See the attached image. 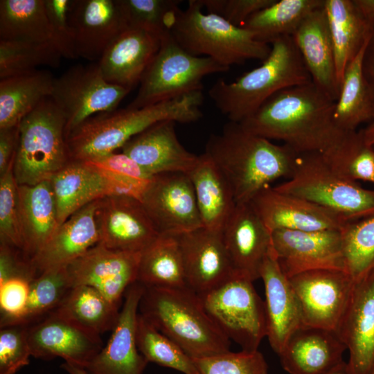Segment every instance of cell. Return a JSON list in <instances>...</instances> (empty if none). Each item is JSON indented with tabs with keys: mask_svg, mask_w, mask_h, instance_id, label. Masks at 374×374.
<instances>
[{
	"mask_svg": "<svg viewBox=\"0 0 374 374\" xmlns=\"http://www.w3.org/2000/svg\"><path fill=\"white\" fill-rule=\"evenodd\" d=\"M274 188L321 206L348 222L374 215V190L339 175L320 152L299 154L290 177Z\"/></svg>",
	"mask_w": 374,
	"mask_h": 374,
	"instance_id": "7",
	"label": "cell"
},
{
	"mask_svg": "<svg viewBox=\"0 0 374 374\" xmlns=\"http://www.w3.org/2000/svg\"><path fill=\"white\" fill-rule=\"evenodd\" d=\"M202 90L140 108L127 107L94 115L66 138L71 160L88 161L121 149L130 139L164 121L190 123L203 116Z\"/></svg>",
	"mask_w": 374,
	"mask_h": 374,
	"instance_id": "3",
	"label": "cell"
},
{
	"mask_svg": "<svg viewBox=\"0 0 374 374\" xmlns=\"http://www.w3.org/2000/svg\"><path fill=\"white\" fill-rule=\"evenodd\" d=\"M341 232L345 271L356 283L374 269V215L348 222Z\"/></svg>",
	"mask_w": 374,
	"mask_h": 374,
	"instance_id": "44",
	"label": "cell"
},
{
	"mask_svg": "<svg viewBox=\"0 0 374 374\" xmlns=\"http://www.w3.org/2000/svg\"><path fill=\"white\" fill-rule=\"evenodd\" d=\"M270 44V53L260 66L232 82L220 78L210 88V98L229 121L240 123L276 93L312 82L292 36L278 37Z\"/></svg>",
	"mask_w": 374,
	"mask_h": 374,
	"instance_id": "5",
	"label": "cell"
},
{
	"mask_svg": "<svg viewBox=\"0 0 374 374\" xmlns=\"http://www.w3.org/2000/svg\"><path fill=\"white\" fill-rule=\"evenodd\" d=\"M346 345L336 331L301 327L290 337L279 354L290 374H324L344 362Z\"/></svg>",
	"mask_w": 374,
	"mask_h": 374,
	"instance_id": "30",
	"label": "cell"
},
{
	"mask_svg": "<svg viewBox=\"0 0 374 374\" xmlns=\"http://www.w3.org/2000/svg\"><path fill=\"white\" fill-rule=\"evenodd\" d=\"M35 277V271L22 251L0 242V283L12 278L30 282Z\"/></svg>",
	"mask_w": 374,
	"mask_h": 374,
	"instance_id": "53",
	"label": "cell"
},
{
	"mask_svg": "<svg viewBox=\"0 0 374 374\" xmlns=\"http://www.w3.org/2000/svg\"><path fill=\"white\" fill-rule=\"evenodd\" d=\"M322 154L345 178L374 184V147L365 142L361 130L348 132L337 145Z\"/></svg>",
	"mask_w": 374,
	"mask_h": 374,
	"instance_id": "41",
	"label": "cell"
},
{
	"mask_svg": "<svg viewBox=\"0 0 374 374\" xmlns=\"http://www.w3.org/2000/svg\"><path fill=\"white\" fill-rule=\"evenodd\" d=\"M72 0H44L52 41L62 57L77 59L69 11Z\"/></svg>",
	"mask_w": 374,
	"mask_h": 374,
	"instance_id": "50",
	"label": "cell"
},
{
	"mask_svg": "<svg viewBox=\"0 0 374 374\" xmlns=\"http://www.w3.org/2000/svg\"><path fill=\"white\" fill-rule=\"evenodd\" d=\"M271 249L289 278L314 269L345 271L341 232L339 230L271 232Z\"/></svg>",
	"mask_w": 374,
	"mask_h": 374,
	"instance_id": "14",
	"label": "cell"
},
{
	"mask_svg": "<svg viewBox=\"0 0 374 374\" xmlns=\"http://www.w3.org/2000/svg\"><path fill=\"white\" fill-rule=\"evenodd\" d=\"M368 40L347 65L335 101L334 120L345 132L356 131L360 125L374 120V99L362 72L363 55Z\"/></svg>",
	"mask_w": 374,
	"mask_h": 374,
	"instance_id": "35",
	"label": "cell"
},
{
	"mask_svg": "<svg viewBox=\"0 0 374 374\" xmlns=\"http://www.w3.org/2000/svg\"><path fill=\"white\" fill-rule=\"evenodd\" d=\"M324 374H350L347 363L344 361Z\"/></svg>",
	"mask_w": 374,
	"mask_h": 374,
	"instance_id": "59",
	"label": "cell"
},
{
	"mask_svg": "<svg viewBox=\"0 0 374 374\" xmlns=\"http://www.w3.org/2000/svg\"><path fill=\"white\" fill-rule=\"evenodd\" d=\"M27 332L31 356L44 360L59 357L84 369L103 347L100 336L55 312L28 326Z\"/></svg>",
	"mask_w": 374,
	"mask_h": 374,
	"instance_id": "19",
	"label": "cell"
},
{
	"mask_svg": "<svg viewBox=\"0 0 374 374\" xmlns=\"http://www.w3.org/2000/svg\"><path fill=\"white\" fill-rule=\"evenodd\" d=\"M197 374H268V365L258 350L234 353L193 359Z\"/></svg>",
	"mask_w": 374,
	"mask_h": 374,
	"instance_id": "47",
	"label": "cell"
},
{
	"mask_svg": "<svg viewBox=\"0 0 374 374\" xmlns=\"http://www.w3.org/2000/svg\"><path fill=\"white\" fill-rule=\"evenodd\" d=\"M139 310L192 359L230 351L231 341L188 287L144 286Z\"/></svg>",
	"mask_w": 374,
	"mask_h": 374,
	"instance_id": "4",
	"label": "cell"
},
{
	"mask_svg": "<svg viewBox=\"0 0 374 374\" xmlns=\"http://www.w3.org/2000/svg\"><path fill=\"white\" fill-rule=\"evenodd\" d=\"M301 310L303 327L337 331L355 282L344 270L314 269L289 278Z\"/></svg>",
	"mask_w": 374,
	"mask_h": 374,
	"instance_id": "12",
	"label": "cell"
},
{
	"mask_svg": "<svg viewBox=\"0 0 374 374\" xmlns=\"http://www.w3.org/2000/svg\"><path fill=\"white\" fill-rule=\"evenodd\" d=\"M276 0H199L207 12L217 15L230 23L242 26L253 14Z\"/></svg>",
	"mask_w": 374,
	"mask_h": 374,
	"instance_id": "52",
	"label": "cell"
},
{
	"mask_svg": "<svg viewBox=\"0 0 374 374\" xmlns=\"http://www.w3.org/2000/svg\"><path fill=\"white\" fill-rule=\"evenodd\" d=\"M96 219L99 243L114 250L141 253L160 234L141 201L131 196L98 200Z\"/></svg>",
	"mask_w": 374,
	"mask_h": 374,
	"instance_id": "16",
	"label": "cell"
},
{
	"mask_svg": "<svg viewBox=\"0 0 374 374\" xmlns=\"http://www.w3.org/2000/svg\"><path fill=\"white\" fill-rule=\"evenodd\" d=\"M161 45V37L127 28L108 46L98 62L104 79L130 91L140 81Z\"/></svg>",
	"mask_w": 374,
	"mask_h": 374,
	"instance_id": "26",
	"label": "cell"
},
{
	"mask_svg": "<svg viewBox=\"0 0 374 374\" xmlns=\"http://www.w3.org/2000/svg\"><path fill=\"white\" fill-rule=\"evenodd\" d=\"M30 281L12 278L0 283L1 327L19 324L28 303Z\"/></svg>",
	"mask_w": 374,
	"mask_h": 374,
	"instance_id": "51",
	"label": "cell"
},
{
	"mask_svg": "<svg viewBox=\"0 0 374 374\" xmlns=\"http://www.w3.org/2000/svg\"><path fill=\"white\" fill-rule=\"evenodd\" d=\"M141 253L112 249L98 242L66 269L73 286L91 287L120 308L126 290L137 281Z\"/></svg>",
	"mask_w": 374,
	"mask_h": 374,
	"instance_id": "15",
	"label": "cell"
},
{
	"mask_svg": "<svg viewBox=\"0 0 374 374\" xmlns=\"http://www.w3.org/2000/svg\"><path fill=\"white\" fill-rule=\"evenodd\" d=\"M204 153L226 179L236 204L250 202L278 179H289L298 156L287 145L275 144L231 121L221 133L209 137Z\"/></svg>",
	"mask_w": 374,
	"mask_h": 374,
	"instance_id": "2",
	"label": "cell"
},
{
	"mask_svg": "<svg viewBox=\"0 0 374 374\" xmlns=\"http://www.w3.org/2000/svg\"><path fill=\"white\" fill-rule=\"evenodd\" d=\"M137 281L145 287H188L177 235L159 234L141 252Z\"/></svg>",
	"mask_w": 374,
	"mask_h": 374,
	"instance_id": "37",
	"label": "cell"
},
{
	"mask_svg": "<svg viewBox=\"0 0 374 374\" xmlns=\"http://www.w3.org/2000/svg\"><path fill=\"white\" fill-rule=\"evenodd\" d=\"M98 201L82 208L59 225L49 240L30 260L36 276L67 267L99 242L96 219Z\"/></svg>",
	"mask_w": 374,
	"mask_h": 374,
	"instance_id": "29",
	"label": "cell"
},
{
	"mask_svg": "<svg viewBox=\"0 0 374 374\" xmlns=\"http://www.w3.org/2000/svg\"><path fill=\"white\" fill-rule=\"evenodd\" d=\"M370 374H374V366H373Z\"/></svg>",
	"mask_w": 374,
	"mask_h": 374,
	"instance_id": "60",
	"label": "cell"
},
{
	"mask_svg": "<svg viewBox=\"0 0 374 374\" xmlns=\"http://www.w3.org/2000/svg\"><path fill=\"white\" fill-rule=\"evenodd\" d=\"M73 287L66 267L45 271L30 282L24 315L19 324L29 326L46 317Z\"/></svg>",
	"mask_w": 374,
	"mask_h": 374,
	"instance_id": "43",
	"label": "cell"
},
{
	"mask_svg": "<svg viewBox=\"0 0 374 374\" xmlns=\"http://www.w3.org/2000/svg\"><path fill=\"white\" fill-rule=\"evenodd\" d=\"M222 233L235 273L253 282L260 278L271 247V232L251 202L235 204Z\"/></svg>",
	"mask_w": 374,
	"mask_h": 374,
	"instance_id": "21",
	"label": "cell"
},
{
	"mask_svg": "<svg viewBox=\"0 0 374 374\" xmlns=\"http://www.w3.org/2000/svg\"><path fill=\"white\" fill-rule=\"evenodd\" d=\"M69 20L78 57L93 63L127 28L116 0H72Z\"/></svg>",
	"mask_w": 374,
	"mask_h": 374,
	"instance_id": "22",
	"label": "cell"
},
{
	"mask_svg": "<svg viewBox=\"0 0 374 374\" xmlns=\"http://www.w3.org/2000/svg\"><path fill=\"white\" fill-rule=\"evenodd\" d=\"M130 91L107 82L94 62L73 66L55 78L50 98L65 118L66 139L91 116L116 109Z\"/></svg>",
	"mask_w": 374,
	"mask_h": 374,
	"instance_id": "11",
	"label": "cell"
},
{
	"mask_svg": "<svg viewBox=\"0 0 374 374\" xmlns=\"http://www.w3.org/2000/svg\"><path fill=\"white\" fill-rule=\"evenodd\" d=\"M139 352L148 362L177 370L184 374H197L193 359L172 339L157 330L141 314L136 328Z\"/></svg>",
	"mask_w": 374,
	"mask_h": 374,
	"instance_id": "42",
	"label": "cell"
},
{
	"mask_svg": "<svg viewBox=\"0 0 374 374\" xmlns=\"http://www.w3.org/2000/svg\"><path fill=\"white\" fill-rule=\"evenodd\" d=\"M65 127L62 113L50 97L21 120L13 164L18 185L32 186L50 180L71 160Z\"/></svg>",
	"mask_w": 374,
	"mask_h": 374,
	"instance_id": "8",
	"label": "cell"
},
{
	"mask_svg": "<svg viewBox=\"0 0 374 374\" xmlns=\"http://www.w3.org/2000/svg\"><path fill=\"white\" fill-rule=\"evenodd\" d=\"M292 37L312 82L336 101L340 84L324 5L312 12Z\"/></svg>",
	"mask_w": 374,
	"mask_h": 374,
	"instance_id": "28",
	"label": "cell"
},
{
	"mask_svg": "<svg viewBox=\"0 0 374 374\" xmlns=\"http://www.w3.org/2000/svg\"><path fill=\"white\" fill-rule=\"evenodd\" d=\"M144 286L138 281L126 290L117 323L107 344L87 364L88 374H142L148 362L139 352L136 328Z\"/></svg>",
	"mask_w": 374,
	"mask_h": 374,
	"instance_id": "18",
	"label": "cell"
},
{
	"mask_svg": "<svg viewBox=\"0 0 374 374\" xmlns=\"http://www.w3.org/2000/svg\"><path fill=\"white\" fill-rule=\"evenodd\" d=\"M199 0H190L185 10L177 13L170 33L188 53L209 57L230 69L249 60L263 62L271 45L256 39L243 26L234 25L222 17L204 13Z\"/></svg>",
	"mask_w": 374,
	"mask_h": 374,
	"instance_id": "6",
	"label": "cell"
},
{
	"mask_svg": "<svg viewBox=\"0 0 374 374\" xmlns=\"http://www.w3.org/2000/svg\"><path fill=\"white\" fill-rule=\"evenodd\" d=\"M62 367L68 374H88L85 369L70 363L64 362Z\"/></svg>",
	"mask_w": 374,
	"mask_h": 374,
	"instance_id": "58",
	"label": "cell"
},
{
	"mask_svg": "<svg viewBox=\"0 0 374 374\" xmlns=\"http://www.w3.org/2000/svg\"><path fill=\"white\" fill-rule=\"evenodd\" d=\"M0 242L23 251L18 184L14 176L13 165L0 176Z\"/></svg>",
	"mask_w": 374,
	"mask_h": 374,
	"instance_id": "48",
	"label": "cell"
},
{
	"mask_svg": "<svg viewBox=\"0 0 374 374\" xmlns=\"http://www.w3.org/2000/svg\"><path fill=\"white\" fill-rule=\"evenodd\" d=\"M187 175L193 186L202 227L222 232L236 204L226 179L206 153L198 156Z\"/></svg>",
	"mask_w": 374,
	"mask_h": 374,
	"instance_id": "32",
	"label": "cell"
},
{
	"mask_svg": "<svg viewBox=\"0 0 374 374\" xmlns=\"http://www.w3.org/2000/svg\"><path fill=\"white\" fill-rule=\"evenodd\" d=\"M250 202L271 232L279 229L341 231L350 222L321 206L278 191L270 186L260 190Z\"/></svg>",
	"mask_w": 374,
	"mask_h": 374,
	"instance_id": "17",
	"label": "cell"
},
{
	"mask_svg": "<svg viewBox=\"0 0 374 374\" xmlns=\"http://www.w3.org/2000/svg\"><path fill=\"white\" fill-rule=\"evenodd\" d=\"M365 142L374 146V120L368 123L367 126L360 130Z\"/></svg>",
	"mask_w": 374,
	"mask_h": 374,
	"instance_id": "57",
	"label": "cell"
},
{
	"mask_svg": "<svg viewBox=\"0 0 374 374\" xmlns=\"http://www.w3.org/2000/svg\"><path fill=\"white\" fill-rule=\"evenodd\" d=\"M374 147V146H373Z\"/></svg>",
	"mask_w": 374,
	"mask_h": 374,
	"instance_id": "61",
	"label": "cell"
},
{
	"mask_svg": "<svg viewBox=\"0 0 374 374\" xmlns=\"http://www.w3.org/2000/svg\"><path fill=\"white\" fill-rule=\"evenodd\" d=\"M337 332L349 351V373L370 374L374 366V269L355 283Z\"/></svg>",
	"mask_w": 374,
	"mask_h": 374,
	"instance_id": "23",
	"label": "cell"
},
{
	"mask_svg": "<svg viewBox=\"0 0 374 374\" xmlns=\"http://www.w3.org/2000/svg\"><path fill=\"white\" fill-rule=\"evenodd\" d=\"M54 80L49 71L42 69L0 80V129L18 125L50 97Z\"/></svg>",
	"mask_w": 374,
	"mask_h": 374,
	"instance_id": "34",
	"label": "cell"
},
{
	"mask_svg": "<svg viewBox=\"0 0 374 374\" xmlns=\"http://www.w3.org/2000/svg\"><path fill=\"white\" fill-rule=\"evenodd\" d=\"M120 308L112 303L96 289L87 285L73 286L53 311L82 330L100 336L113 330Z\"/></svg>",
	"mask_w": 374,
	"mask_h": 374,
	"instance_id": "36",
	"label": "cell"
},
{
	"mask_svg": "<svg viewBox=\"0 0 374 374\" xmlns=\"http://www.w3.org/2000/svg\"><path fill=\"white\" fill-rule=\"evenodd\" d=\"M229 69L209 57L191 55L167 33L127 107L140 108L202 90L204 77Z\"/></svg>",
	"mask_w": 374,
	"mask_h": 374,
	"instance_id": "9",
	"label": "cell"
},
{
	"mask_svg": "<svg viewBox=\"0 0 374 374\" xmlns=\"http://www.w3.org/2000/svg\"><path fill=\"white\" fill-rule=\"evenodd\" d=\"M62 55L52 42L0 39V80L39 69L56 68Z\"/></svg>",
	"mask_w": 374,
	"mask_h": 374,
	"instance_id": "40",
	"label": "cell"
},
{
	"mask_svg": "<svg viewBox=\"0 0 374 374\" xmlns=\"http://www.w3.org/2000/svg\"><path fill=\"white\" fill-rule=\"evenodd\" d=\"M265 292L267 337L273 350L281 353L290 337L303 327L301 310L289 278L271 247L260 271Z\"/></svg>",
	"mask_w": 374,
	"mask_h": 374,
	"instance_id": "25",
	"label": "cell"
},
{
	"mask_svg": "<svg viewBox=\"0 0 374 374\" xmlns=\"http://www.w3.org/2000/svg\"><path fill=\"white\" fill-rule=\"evenodd\" d=\"M28 326L12 324L0 330V374H15L29 364L31 356Z\"/></svg>",
	"mask_w": 374,
	"mask_h": 374,
	"instance_id": "49",
	"label": "cell"
},
{
	"mask_svg": "<svg viewBox=\"0 0 374 374\" xmlns=\"http://www.w3.org/2000/svg\"><path fill=\"white\" fill-rule=\"evenodd\" d=\"M50 181L59 225L89 204L107 195H124L104 172L82 161L71 160Z\"/></svg>",
	"mask_w": 374,
	"mask_h": 374,
	"instance_id": "27",
	"label": "cell"
},
{
	"mask_svg": "<svg viewBox=\"0 0 374 374\" xmlns=\"http://www.w3.org/2000/svg\"><path fill=\"white\" fill-rule=\"evenodd\" d=\"M177 236L188 287L197 295L217 287L234 275L222 232L202 227Z\"/></svg>",
	"mask_w": 374,
	"mask_h": 374,
	"instance_id": "20",
	"label": "cell"
},
{
	"mask_svg": "<svg viewBox=\"0 0 374 374\" xmlns=\"http://www.w3.org/2000/svg\"><path fill=\"white\" fill-rule=\"evenodd\" d=\"M86 162L104 172L124 195L139 200L154 177L122 152H114Z\"/></svg>",
	"mask_w": 374,
	"mask_h": 374,
	"instance_id": "46",
	"label": "cell"
},
{
	"mask_svg": "<svg viewBox=\"0 0 374 374\" xmlns=\"http://www.w3.org/2000/svg\"><path fill=\"white\" fill-rule=\"evenodd\" d=\"M362 72L374 99V33L372 34L368 40L364 53Z\"/></svg>",
	"mask_w": 374,
	"mask_h": 374,
	"instance_id": "55",
	"label": "cell"
},
{
	"mask_svg": "<svg viewBox=\"0 0 374 374\" xmlns=\"http://www.w3.org/2000/svg\"><path fill=\"white\" fill-rule=\"evenodd\" d=\"M126 26L161 37L170 32L180 10L179 0H116Z\"/></svg>",
	"mask_w": 374,
	"mask_h": 374,
	"instance_id": "45",
	"label": "cell"
},
{
	"mask_svg": "<svg viewBox=\"0 0 374 374\" xmlns=\"http://www.w3.org/2000/svg\"><path fill=\"white\" fill-rule=\"evenodd\" d=\"M140 201L160 234L179 235L202 227L193 186L187 174L154 176Z\"/></svg>",
	"mask_w": 374,
	"mask_h": 374,
	"instance_id": "13",
	"label": "cell"
},
{
	"mask_svg": "<svg viewBox=\"0 0 374 374\" xmlns=\"http://www.w3.org/2000/svg\"><path fill=\"white\" fill-rule=\"evenodd\" d=\"M18 204L23 253L30 262L59 226L51 181L18 185Z\"/></svg>",
	"mask_w": 374,
	"mask_h": 374,
	"instance_id": "31",
	"label": "cell"
},
{
	"mask_svg": "<svg viewBox=\"0 0 374 374\" xmlns=\"http://www.w3.org/2000/svg\"><path fill=\"white\" fill-rule=\"evenodd\" d=\"M335 101L310 82L276 93L238 123L254 134L283 141L298 154H326L348 133L335 122Z\"/></svg>",
	"mask_w": 374,
	"mask_h": 374,
	"instance_id": "1",
	"label": "cell"
},
{
	"mask_svg": "<svg viewBox=\"0 0 374 374\" xmlns=\"http://www.w3.org/2000/svg\"><path fill=\"white\" fill-rule=\"evenodd\" d=\"M324 0H276L251 15L243 27L256 39L270 44L282 36H292L303 20L323 6Z\"/></svg>",
	"mask_w": 374,
	"mask_h": 374,
	"instance_id": "38",
	"label": "cell"
},
{
	"mask_svg": "<svg viewBox=\"0 0 374 374\" xmlns=\"http://www.w3.org/2000/svg\"><path fill=\"white\" fill-rule=\"evenodd\" d=\"M324 9L334 47L337 78L341 84L347 65L373 33L353 0H324Z\"/></svg>",
	"mask_w": 374,
	"mask_h": 374,
	"instance_id": "33",
	"label": "cell"
},
{
	"mask_svg": "<svg viewBox=\"0 0 374 374\" xmlns=\"http://www.w3.org/2000/svg\"><path fill=\"white\" fill-rule=\"evenodd\" d=\"M353 2L374 33V0H353Z\"/></svg>",
	"mask_w": 374,
	"mask_h": 374,
	"instance_id": "56",
	"label": "cell"
},
{
	"mask_svg": "<svg viewBox=\"0 0 374 374\" xmlns=\"http://www.w3.org/2000/svg\"><path fill=\"white\" fill-rule=\"evenodd\" d=\"M0 39L53 43L44 0H1Z\"/></svg>",
	"mask_w": 374,
	"mask_h": 374,
	"instance_id": "39",
	"label": "cell"
},
{
	"mask_svg": "<svg viewBox=\"0 0 374 374\" xmlns=\"http://www.w3.org/2000/svg\"><path fill=\"white\" fill-rule=\"evenodd\" d=\"M199 296V295H198ZM209 316L244 351L258 350L267 336L265 301L253 281L234 274L217 287L199 296Z\"/></svg>",
	"mask_w": 374,
	"mask_h": 374,
	"instance_id": "10",
	"label": "cell"
},
{
	"mask_svg": "<svg viewBox=\"0 0 374 374\" xmlns=\"http://www.w3.org/2000/svg\"><path fill=\"white\" fill-rule=\"evenodd\" d=\"M173 121L157 123L130 139L121 152L152 176L164 173L188 174L198 156L178 139Z\"/></svg>",
	"mask_w": 374,
	"mask_h": 374,
	"instance_id": "24",
	"label": "cell"
},
{
	"mask_svg": "<svg viewBox=\"0 0 374 374\" xmlns=\"http://www.w3.org/2000/svg\"><path fill=\"white\" fill-rule=\"evenodd\" d=\"M19 139V124L0 129V176L14 164Z\"/></svg>",
	"mask_w": 374,
	"mask_h": 374,
	"instance_id": "54",
	"label": "cell"
}]
</instances>
